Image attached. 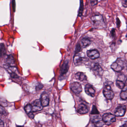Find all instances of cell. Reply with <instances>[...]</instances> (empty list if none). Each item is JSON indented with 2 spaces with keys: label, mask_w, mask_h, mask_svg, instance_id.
I'll return each mask as SVG.
<instances>
[{
  "label": "cell",
  "mask_w": 127,
  "mask_h": 127,
  "mask_svg": "<svg viewBox=\"0 0 127 127\" xmlns=\"http://www.w3.org/2000/svg\"><path fill=\"white\" fill-rule=\"evenodd\" d=\"M92 25L95 27H103L104 26V22L103 16L100 15H95L91 19Z\"/></svg>",
  "instance_id": "obj_1"
},
{
  "label": "cell",
  "mask_w": 127,
  "mask_h": 127,
  "mask_svg": "<svg viewBox=\"0 0 127 127\" xmlns=\"http://www.w3.org/2000/svg\"><path fill=\"white\" fill-rule=\"evenodd\" d=\"M125 63L124 60L121 58L118 59L112 65L111 68L115 71L119 72L122 71L124 67Z\"/></svg>",
  "instance_id": "obj_2"
},
{
  "label": "cell",
  "mask_w": 127,
  "mask_h": 127,
  "mask_svg": "<svg viewBox=\"0 0 127 127\" xmlns=\"http://www.w3.org/2000/svg\"><path fill=\"white\" fill-rule=\"evenodd\" d=\"M104 95L108 100H112L115 96L114 92L110 85L106 84L104 87L103 90Z\"/></svg>",
  "instance_id": "obj_3"
},
{
  "label": "cell",
  "mask_w": 127,
  "mask_h": 127,
  "mask_svg": "<svg viewBox=\"0 0 127 127\" xmlns=\"http://www.w3.org/2000/svg\"><path fill=\"white\" fill-rule=\"evenodd\" d=\"M102 118L103 121L107 125H110L116 121L115 116L110 113L104 114Z\"/></svg>",
  "instance_id": "obj_4"
},
{
  "label": "cell",
  "mask_w": 127,
  "mask_h": 127,
  "mask_svg": "<svg viewBox=\"0 0 127 127\" xmlns=\"http://www.w3.org/2000/svg\"><path fill=\"white\" fill-rule=\"evenodd\" d=\"M127 78L125 75L121 74L119 75L116 81V85L117 87L121 89H123L126 86Z\"/></svg>",
  "instance_id": "obj_5"
},
{
  "label": "cell",
  "mask_w": 127,
  "mask_h": 127,
  "mask_svg": "<svg viewBox=\"0 0 127 127\" xmlns=\"http://www.w3.org/2000/svg\"><path fill=\"white\" fill-rule=\"evenodd\" d=\"M91 70L95 75L101 76L103 73V70L98 63H93L91 67Z\"/></svg>",
  "instance_id": "obj_6"
},
{
  "label": "cell",
  "mask_w": 127,
  "mask_h": 127,
  "mask_svg": "<svg viewBox=\"0 0 127 127\" xmlns=\"http://www.w3.org/2000/svg\"><path fill=\"white\" fill-rule=\"evenodd\" d=\"M71 89L73 93L76 95H79L83 91L82 86L80 83L75 82L71 85Z\"/></svg>",
  "instance_id": "obj_7"
},
{
  "label": "cell",
  "mask_w": 127,
  "mask_h": 127,
  "mask_svg": "<svg viewBox=\"0 0 127 127\" xmlns=\"http://www.w3.org/2000/svg\"><path fill=\"white\" fill-rule=\"evenodd\" d=\"M31 105L32 107V111L33 112L41 111L42 110L43 107L40 99H37L35 100L33 102Z\"/></svg>",
  "instance_id": "obj_8"
},
{
  "label": "cell",
  "mask_w": 127,
  "mask_h": 127,
  "mask_svg": "<svg viewBox=\"0 0 127 127\" xmlns=\"http://www.w3.org/2000/svg\"><path fill=\"white\" fill-rule=\"evenodd\" d=\"M126 110L127 107L125 105H121L119 106L115 110V116L118 117H122L125 115Z\"/></svg>",
  "instance_id": "obj_9"
},
{
  "label": "cell",
  "mask_w": 127,
  "mask_h": 127,
  "mask_svg": "<svg viewBox=\"0 0 127 127\" xmlns=\"http://www.w3.org/2000/svg\"><path fill=\"white\" fill-rule=\"evenodd\" d=\"M76 54L74 58V62L75 64L79 65L84 63L88 61V59L86 57L83 56L79 53Z\"/></svg>",
  "instance_id": "obj_10"
},
{
  "label": "cell",
  "mask_w": 127,
  "mask_h": 127,
  "mask_svg": "<svg viewBox=\"0 0 127 127\" xmlns=\"http://www.w3.org/2000/svg\"><path fill=\"white\" fill-rule=\"evenodd\" d=\"M87 56L91 60L97 59L100 57V54L98 51L96 50H89L87 51Z\"/></svg>",
  "instance_id": "obj_11"
},
{
  "label": "cell",
  "mask_w": 127,
  "mask_h": 127,
  "mask_svg": "<svg viewBox=\"0 0 127 127\" xmlns=\"http://www.w3.org/2000/svg\"><path fill=\"white\" fill-rule=\"evenodd\" d=\"M85 91L87 95L91 97H94L95 95V90L93 87L89 84H88L86 85L85 87Z\"/></svg>",
  "instance_id": "obj_12"
},
{
  "label": "cell",
  "mask_w": 127,
  "mask_h": 127,
  "mask_svg": "<svg viewBox=\"0 0 127 127\" xmlns=\"http://www.w3.org/2000/svg\"><path fill=\"white\" fill-rule=\"evenodd\" d=\"M40 100L43 107H46L48 106L49 103V98L47 93H43L42 94Z\"/></svg>",
  "instance_id": "obj_13"
},
{
  "label": "cell",
  "mask_w": 127,
  "mask_h": 127,
  "mask_svg": "<svg viewBox=\"0 0 127 127\" xmlns=\"http://www.w3.org/2000/svg\"><path fill=\"white\" fill-rule=\"evenodd\" d=\"M91 121L95 125L103 121V118L99 114H98L92 115L91 117Z\"/></svg>",
  "instance_id": "obj_14"
},
{
  "label": "cell",
  "mask_w": 127,
  "mask_h": 127,
  "mask_svg": "<svg viewBox=\"0 0 127 127\" xmlns=\"http://www.w3.org/2000/svg\"><path fill=\"white\" fill-rule=\"evenodd\" d=\"M69 61H65L62 65L60 70V75L61 76H63L65 74L67 73L69 68Z\"/></svg>",
  "instance_id": "obj_15"
},
{
  "label": "cell",
  "mask_w": 127,
  "mask_h": 127,
  "mask_svg": "<svg viewBox=\"0 0 127 127\" xmlns=\"http://www.w3.org/2000/svg\"><path fill=\"white\" fill-rule=\"evenodd\" d=\"M89 110L88 107L84 104H81L78 106V112L81 114H85L88 112Z\"/></svg>",
  "instance_id": "obj_16"
},
{
  "label": "cell",
  "mask_w": 127,
  "mask_h": 127,
  "mask_svg": "<svg viewBox=\"0 0 127 127\" xmlns=\"http://www.w3.org/2000/svg\"><path fill=\"white\" fill-rule=\"evenodd\" d=\"M75 77L76 79L81 81L86 80L87 77L85 73L83 72H78L75 75Z\"/></svg>",
  "instance_id": "obj_17"
},
{
  "label": "cell",
  "mask_w": 127,
  "mask_h": 127,
  "mask_svg": "<svg viewBox=\"0 0 127 127\" xmlns=\"http://www.w3.org/2000/svg\"><path fill=\"white\" fill-rule=\"evenodd\" d=\"M91 44V41L90 39L86 38H84L81 40L80 45L83 48H86L88 47Z\"/></svg>",
  "instance_id": "obj_18"
},
{
  "label": "cell",
  "mask_w": 127,
  "mask_h": 127,
  "mask_svg": "<svg viewBox=\"0 0 127 127\" xmlns=\"http://www.w3.org/2000/svg\"><path fill=\"white\" fill-rule=\"evenodd\" d=\"M120 97L122 100H127V85H126L124 89H122L120 93Z\"/></svg>",
  "instance_id": "obj_19"
},
{
  "label": "cell",
  "mask_w": 127,
  "mask_h": 127,
  "mask_svg": "<svg viewBox=\"0 0 127 127\" xmlns=\"http://www.w3.org/2000/svg\"><path fill=\"white\" fill-rule=\"evenodd\" d=\"M84 6V2L83 0H80V6L78 11V16L81 17L83 15Z\"/></svg>",
  "instance_id": "obj_20"
},
{
  "label": "cell",
  "mask_w": 127,
  "mask_h": 127,
  "mask_svg": "<svg viewBox=\"0 0 127 127\" xmlns=\"http://www.w3.org/2000/svg\"><path fill=\"white\" fill-rule=\"evenodd\" d=\"M6 63L9 65H12L14 64V61L13 60V57L12 56H8L6 59Z\"/></svg>",
  "instance_id": "obj_21"
},
{
  "label": "cell",
  "mask_w": 127,
  "mask_h": 127,
  "mask_svg": "<svg viewBox=\"0 0 127 127\" xmlns=\"http://www.w3.org/2000/svg\"><path fill=\"white\" fill-rule=\"evenodd\" d=\"M25 110L27 114L32 112V107L31 104H28L26 105L24 107Z\"/></svg>",
  "instance_id": "obj_22"
},
{
  "label": "cell",
  "mask_w": 127,
  "mask_h": 127,
  "mask_svg": "<svg viewBox=\"0 0 127 127\" xmlns=\"http://www.w3.org/2000/svg\"><path fill=\"white\" fill-rule=\"evenodd\" d=\"M91 114L92 115H98L100 114L99 111L98 110L97 107L95 105H93L92 106V109L91 111Z\"/></svg>",
  "instance_id": "obj_23"
},
{
  "label": "cell",
  "mask_w": 127,
  "mask_h": 127,
  "mask_svg": "<svg viewBox=\"0 0 127 127\" xmlns=\"http://www.w3.org/2000/svg\"><path fill=\"white\" fill-rule=\"evenodd\" d=\"M81 50V47L80 44H78L77 45L76 47V50H75V53L76 54L78 53L79 52H80Z\"/></svg>",
  "instance_id": "obj_24"
},
{
  "label": "cell",
  "mask_w": 127,
  "mask_h": 127,
  "mask_svg": "<svg viewBox=\"0 0 127 127\" xmlns=\"http://www.w3.org/2000/svg\"><path fill=\"white\" fill-rule=\"evenodd\" d=\"M90 3L92 6H95L98 3V0H90Z\"/></svg>",
  "instance_id": "obj_25"
},
{
  "label": "cell",
  "mask_w": 127,
  "mask_h": 127,
  "mask_svg": "<svg viewBox=\"0 0 127 127\" xmlns=\"http://www.w3.org/2000/svg\"><path fill=\"white\" fill-rule=\"evenodd\" d=\"M12 7L13 12H15L16 9V3L15 0H12Z\"/></svg>",
  "instance_id": "obj_26"
},
{
  "label": "cell",
  "mask_w": 127,
  "mask_h": 127,
  "mask_svg": "<svg viewBox=\"0 0 127 127\" xmlns=\"http://www.w3.org/2000/svg\"><path fill=\"white\" fill-rule=\"evenodd\" d=\"M122 3V5L123 7H126V8L127 7V0H123Z\"/></svg>",
  "instance_id": "obj_27"
},
{
  "label": "cell",
  "mask_w": 127,
  "mask_h": 127,
  "mask_svg": "<svg viewBox=\"0 0 127 127\" xmlns=\"http://www.w3.org/2000/svg\"><path fill=\"white\" fill-rule=\"evenodd\" d=\"M116 24H117L118 27H119L120 25H121V22L119 18H117V19H116Z\"/></svg>",
  "instance_id": "obj_28"
},
{
  "label": "cell",
  "mask_w": 127,
  "mask_h": 127,
  "mask_svg": "<svg viewBox=\"0 0 127 127\" xmlns=\"http://www.w3.org/2000/svg\"><path fill=\"white\" fill-rule=\"evenodd\" d=\"M28 116L31 119H33L34 118V114H33V112L30 113L28 114Z\"/></svg>",
  "instance_id": "obj_29"
},
{
  "label": "cell",
  "mask_w": 127,
  "mask_h": 127,
  "mask_svg": "<svg viewBox=\"0 0 127 127\" xmlns=\"http://www.w3.org/2000/svg\"><path fill=\"white\" fill-rule=\"evenodd\" d=\"M111 34L113 36H114L115 35V29H112L111 31Z\"/></svg>",
  "instance_id": "obj_30"
},
{
  "label": "cell",
  "mask_w": 127,
  "mask_h": 127,
  "mask_svg": "<svg viewBox=\"0 0 127 127\" xmlns=\"http://www.w3.org/2000/svg\"><path fill=\"white\" fill-rule=\"evenodd\" d=\"M0 127H4V124L1 120L0 121Z\"/></svg>",
  "instance_id": "obj_31"
},
{
  "label": "cell",
  "mask_w": 127,
  "mask_h": 127,
  "mask_svg": "<svg viewBox=\"0 0 127 127\" xmlns=\"http://www.w3.org/2000/svg\"><path fill=\"white\" fill-rule=\"evenodd\" d=\"M121 127H126V125H123V126H122Z\"/></svg>",
  "instance_id": "obj_32"
},
{
  "label": "cell",
  "mask_w": 127,
  "mask_h": 127,
  "mask_svg": "<svg viewBox=\"0 0 127 127\" xmlns=\"http://www.w3.org/2000/svg\"><path fill=\"white\" fill-rule=\"evenodd\" d=\"M17 127H22V126H17Z\"/></svg>",
  "instance_id": "obj_33"
},
{
  "label": "cell",
  "mask_w": 127,
  "mask_h": 127,
  "mask_svg": "<svg viewBox=\"0 0 127 127\" xmlns=\"http://www.w3.org/2000/svg\"></svg>",
  "instance_id": "obj_34"
}]
</instances>
